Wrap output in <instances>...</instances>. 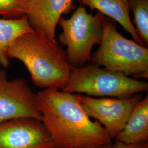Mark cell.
Instances as JSON below:
<instances>
[{
    "label": "cell",
    "mask_w": 148,
    "mask_h": 148,
    "mask_svg": "<svg viewBox=\"0 0 148 148\" xmlns=\"http://www.w3.org/2000/svg\"><path fill=\"white\" fill-rule=\"evenodd\" d=\"M77 95L87 115L102 125L112 139L121 131L134 106L142 99L140 95L123 98Z\"/></svg>",
    "instance_id": "6"
},
{
    "label": "cell",
    "mask_w": 148,
    "mask_h": 148,
    "mask_svg": "<svg viewBox=\"0 0 148 148\" xmlns=\"http://www.w3.org/2000/svg\"><path fill=\"white\" fill-rule=\"evenodd\" d=\"M114 139L128 144L148 142V95L134 106L125 126Z\"/></svg>",
    "instance_id": "11"
},
{
    "label": "cell",
    "mask_w": 148,
    "mask_h": 148,
    "mask_svg": "<svg viewBox=\"0 0 148 148\" xmlns=\"http://www.w3.org/2000/svg\"><path fill=\"white\" fill-rule=\"evenodd\" d=\"M92 63L134 79H148V48L124 37L114 23L105 18L100 47Z\"/></svg>",
    "instance_id": "3"
},
{
    "label": "cell",
    "mask_w": 148,
    "mask_h": 148,
    "mask_svg": "<svg viewBox=\"0 0 148 148\" xmlns=\"http://www.w3.org/2000/svg\"><path fill=\"white\" fill-rule=\"evenodd\" d=\"M27 16L18 19H0V65H9L7 49L16 38L21 35L33 32Z\"/></svg>",
    "instance_id": "12"
},
{
    "label": "cell",
    "mask_w": 148,
    "mask_h": 148,
    "mask_svg": "<svg viewBox=\"0 0 148 148\" xmlns=\"http://www.w3.org/2000/svg\"><path fill=\"white\" fill-rule=\"evenodd\" d=\"M111 148H148V142L128 144L121 143L115 140V143L112 144Z\"/></svg>",
    "instance_id": "15"
},
{
    "label": "cell",
    "mask_w": 148,
    "mask_h": 148,
    "mask_svg": "<svg viewBox=\"0 0 148 148\" xmlns=\"http://www.w3.org/2000/svg\"><path fill=\"white\" fill-rule=\"evenodd\" d=\"M74 0H29L27 16L31 27L52 41H56L59 19L75 8Z\"/></svg>",
    "instance_id": "9"
},
{
    "label": "cell",
    "mask_w": 148,
    "mask_h": 148,
    "mask_svg": "<svg viewBox=\"0 0 148 148\" xmlns=\"http://www.w3.org/2000/svg\"><path fill=\"white\" fill-rule=\"evenodd\" d=\"M43 125L57 148H100L112 144L102 125L85 112L77 94L57 88L36 93Z\"/></svg>",
    "instance_id": "1"
},
{
    "label": "cell",
    "mask_w": 148,
    "mask_h": 148,
    "mask_svg": "<svg viewBox=\"0 0 148 148\" xmlns=\"http://www.w3.org/2000/svg\"><path fill=\"white\" fill-rule=\"evenodd\" d=\"M7 54L8 58L21 61L34 84L43 89L63 90L73 69L62 45L36 30L16 38Z\"/></svg>",
    "instance_id": "2"
},
{
    "label": "cell",
    "mask_w": 148,
    "mask_h": 148,
    "mask_svg": "<svg viewBox=\"0 0 148 148\" xmlns=\"http://www.w3.org/2000/svg\"><path fill=\"white\" fill-rule=\"evenodd\" d=\"M29 0H0V15L5 19H18L27 16Z\"/></svg>",
    "instance_id": "14"
},
{
    "label": "cell",
    "mask_w": 148,
    "mask_h": 148,
    "mask_svg": "<svg viewBox=\"0 0 148 148\" xmlns=\"http://www.w3.org/2000/svg\"><path fill=\"white\" fill-rule=\"evenodd\" d=\"M112 144H110V145H106V146L101 147V148H112Z\"/></svg>",
    "instance_id": "16"
},
{
    "label": "cell",
    "mask_w": 148,
    "mask_h": 148,
    "mask_svg": "<svg viewBox=\"0 0 148 148\" xmlns=\"http://www.w3.org/2000/svg\"><path fill=\"white\" fill-rule=\"evenodd\" d=\"M27 117L42 120L36 102V93L27 80H10L5 69H0V123L12 119Z\"/></svg>",
    "instance_id": "7"
},
{
    "label": "cell",
    "mask_w": 148,
    "mask_h": 148,
    "mask_svg": "<svg viewBox=\"0 0 148 148\" xmlns=\"http://www.w3.org/2000/svg\"><path fill=\"white\" fill-rule=\"evenodd\" d=\"M47 146L56 147L50 133L40 120L21 117L0 123V148Z\"/></svg>",
    "instance_id": "8"
},
{
    "label": "cell",
    "mask_w": 148,
    "mask_h": 148,
    "mask_svg": "<svg viewBox=\"0 0 148 148\" xmlns=\"http://www.w3.org/2000/svg\"><path fill=\"white\" fill-rule=\"evenodd\" d=\"M130 11L138 35L144 45H148V0H129Z\"/></svg>",
    "instance_id": "13"
},
{
    "label": "cell",
    "mask_w": 148,
    "mask_h": 148,
    "mask_svg": "<svg viewBox=\"0 0 148 148\" xmlns=\"http://www.w3.org/2000/svg\"><path fill=\"white\" fill-rule=\"evenodd\" d=\"M38 148H57L55 146H47V147H43Z\"/></svg>",
    "instance_id": "17"
},
{
    "label": "cell",
    "mask_w": 148,
    "mask_h": 148,
    "mask_svg": "<svg viewBox=\"0 0 148 148\" xmlns=\"http://www.w3.org/2000/svg\"><path fill=\"white\" fill-rule=\"evenodd\" d=\"M105 18L98 11L95 15L89 14L86 7L79 5L70 18L59 19L63 31L58 42L67 48V57L73 68L84 66L90 61L93 46L101 42Z\"/></svg>",
    "instance_id": "5"
},
{
    "label": "cell",
    "mask_w": 148,
    "mask_h": 148,
    "mask_svg": "<svg viewBox=\"0 0 148 148\" xmlns=\"http://www.w3.org/2000/svg\"><path fill=\"white\" fill-rule=\"evenodd\" d=\"M81 5L88 6L91 10H97L118 22L132 37L133 41L145 46L138 35L130 18L129 0H77ZM146 47V46H145Z\"/></svg>",
    "instance_id": "10"
},
{
    "label": "cell",
    "mask_w": 148,
    "mask_h": 148,
    "mask_svg": "<svg viewBox=\"0 0 148 148\" xmlns=\"http://www.w3.org/2000/svg\"><path fill=\"white\" fill-rule=\"evenodd\" d=\"M147 82L95 64L73 68L63 91L97 98H128L148 91Z\"/></svg>",
    "instance_id": "4"
}]
</instances>
